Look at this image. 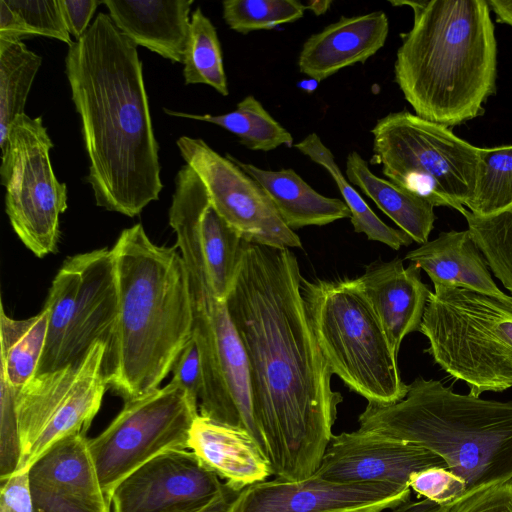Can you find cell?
<instances>
[{
    "mask_svg": "<svg viewBox=\"0 0 512 512\" xmlns=\"http://www.w3.org/2000/svg\"><path fill=\"white\" fill-rule=\"evenodd\" d=\"M189 449L239 491L272 475L267 457L246 432L200 414L190 431Z\"/></svg>",
    "mask_w": 512,
    "mask_h": 512,
    "instance_id": "7402d4cb",
    "label": "cell"
},
{
    "mask_svg": "<svg viewBox=\"0 0 512 512\" xmlns=\"http://www.w3.org/2000/svg\"><path fill=\"white\" fill-rule=\"evenodd\" d=\"M67 29L76 40L89 29V23L102 1L97 0H59Z\"/></svg>",
    "mask_w": 512,
    "mask_h": 512,
    "instance_id": "60d3db41",
    "label": "cell"
},
{
    "mask_svg": "<svg viewBox=\"0 0 512 512\" xmlns=\"http://www.w3.org/2000/svg\"><path fill=\"white\" fill-rule=\"evenodd\" d=\"M65 74L81 119L96 205L139 215L159 199L163 184L137 46L99 13L68 47Z\"/></svg>",
    "mask_w": 512,
    "mask_h": 512,
    "instance_id": "7a4b0ae2",
    "label": "cell"
},
{
    "mask_svg": "<svg viewBox=\"0 0 512 512\" xmlns=\"http://www.w3.org/2000/svg\"><path fill=\"white\" fill-rule=\"evenodd\" d=\"M24 22L31 35L57 39L70 46V33L65 24L59 0H5Z\"/></svg>",
    "mask_w": 512,
    "mask_h": 512,
    "instance_id": "e575fe53",
    "label": "cell"
},
{
    "mask_svg": "<svg viewBox=\"0 0 512 512\" xmlns=\"http://www.w3.org/2000/svg\"><path fill=\"white\" fill-rule=\"evenodd\" d=\"M241 491L231 488L221 500L202 512H230L232 503Z\"/></svg>",
    "mask_w": 512,
    "mask_h": 512,
    "instance_id": "ee69618b",
    "label": "cell"
},
{
    "mask_svg": "<svg viewBox=\"0 0 512 512\" xmlns=\"http://www.w3.org/2000/svg\"><path fill=\"white\" fill-rule=\"evenodd\" d=\"M487 3L497 15L499 21L512 27V1L488 0Z\"/></svg>",
    "mask_w": 512,
    "mask_h": 512,
    "instance_id": "7bdbcfd3",
    "label": "cell"
},
{
    "mask_svg": "<svg viewBox=\"0 0 512 512\" xmlns=\"http://www.w3.org/2000/svg\"><path fill=\"white\" fill-rule=\"evenodd\" d=\"M0 512H34L28 470L0 480Z\"/></svg>",
    "mask_w": 512,
    "mask_h": 512,
    "instance_id": "ab89813d",
    "label": "cell"
},
{
    "mask_svg": "<svg viewBox=\"0 0 512 512\" xmlns=\"http://www.w3.org/2000/svg\"><path fill=\"white\" fill-rule=\"evenodd\" d=\"M294 253L243 240L225 299L244 348L253 415L272 475L301 480L318 470L342 395L328 366L301 293Z\"/></svg>",
    "mask_w": 512,
    "mask_h": 512,
    "instance_id": "6da1fadb",
    "label": "cell"
},
{
    "mask_svg": "<svg viewBox=\"0 0 512 512\" xmlns=\"http://www.w3.org/2000/svg\"><path fill=\"white\" fill-rule=\"evenodd\" d=\"M435 466L448 469L441 457L426 448L359 428L333 435L314 475L337 482L409 486L413 472Z\"/></svg>",
    "mask_w": 512,
    "mask_h": 512,
    "instance_id": "e0dca14e",
    "label": "cell"
},
{
    "mask_svg": "<svg viewBox=\"0 0 512 512\" xmlns=\"http://www.w3.org/2000/svg\"><path fill=\"white\" fill-rule=\"evenodd\" d=\"M176 144L203 182L213 208L245 242L279 249L302 247L261 185L237 164L199 138L182 136Z\"/></svg>",
    "mask_w": 512,
    "mask_h": 512,
    "instance_id": "5bb4252c",
    "label": "cell"
},
{
    "mask_svg": "<svg viewBox=\"0 0 512 512\" xmlns=\"http://www.w3.org/2000/svg\"><path fill=\"white\" fill-rule=\"evenodd\" d=\"M371 133L374 160L389 181L434 207L462 213L469 206L477 186L481 148L449 127L407 110L378 119Z\"/></svg>",
    "mask_w": 512,
    "mask_h": 512,
    "instance_id": "9c48e42d",
    "label": "cell"
},
{
    "mask_svg": "<svg viewBox=\"0 0 512 512\" xmlns=\"http://www.w3.org/2000/svg\"><path fill=\"white\" fill-rule=\"evenodd\" d=\"M345 173L348 181L369 197L413 241L420 245L429 241L436 219L432 204L376 176L356 151L347 156Z\"/></svg>",
    "mask_w": 512,
    "mask_h": 512,
    "instance_id": "d4e9b609",
    "label": "cell"
},
{
    "mask_svg": "<svg viewBox=\"0 0 512 512\" xmlns=\"http://www.w3.org/2000/svg\"><path fill=\"white\" fill-rule=\"evenodd\" d=\"M301 293L332 373L368 403L402 400L408 385L401 379L397 356L358 279L302 278Z\"/></svg>",
    "mask_w": 512,
    "mask_h": 512,
    "instance_id": "52a82bcc",
    "label": "cell"
},
{
    "mask_svg": "<svg viewBox=\"0 0 512 512\" xmlns=\"http://www.w3.org/2000/svg\"><path fill=\"white\" fill-rule=\"evenodd\" d=\"M408 484L418 494L440 506L452 502L466 492V483L444 467H429L413 472Z\"/></svg>",
    "mask_w": 512,
    "mask_h": 512,
    "instance_id": "8d00e7d4",
    "label": "cell"
},
{
    "mask_svg": "<svg viewBox=\"0 0 512 512\" xmlns=\"http://www.w3.org/2000/svg\"><path fill=\"white\" fill-rule=\"evenodd\" d=\"M293 146L313 162L322 166L333 178L340 190L343 201L350 210V220L355 232L364 233L369 240L383 243L394 250H398L402 246H408L413 242L409 235L400 229L388 226L373 212L343 175L332 151L321 141L317 134L311 133Z\"/></svg>",
    "mask_w": 512,
    "mask_h": 512,
    "instance_id": "4316f807",
    "label": "cell"
},
{
    "mask_svg": "<svg viewBox=\"0 0 512 512\" xmlns=\"http://www.w3.org/2000/svg\"><path fill=\"white\" fill-rule=\"evenodd\" d=\"M205 194L194 179L175 183L169 224L187 268L193 311V337L202 370L199 414L246 432L265 452L252 409L249 368L226 302L211 287L200 247L197 219Z\"/></svg>",
    "mask_w": 512,
    "mask_h": 512,
    "instance_id": "8992f818",
    "label": "cell"
},
{
    "mask_svg": "<svg viewBox=\"0 0 512 512\" xmlns=\"http://www.w3.org/2000/svg\"><path fill=\"white\" fill-rule=\"evenodd\" d=\"M420 332L425 352L472 396L512 387V296L434 285Z\"/></svg>",
    "mask_w": 512,
    "mask_h": 512,
    "instance_id": "ba28073f",
    "label": "cell"
},
{
    "mask_svg": "<svg viewBox=\"0 0 512 512\" xmlns=\"http://www.w3.org/2000/svg\"><path fill=\"white\" fill-rule=\"evenodd\" d=\"M193 0H104L116 28L136 46L183 62Z\"/></svg>",
    "mask_w": 512,
    "mask_h": 512,
    "instance_id": "44dd1931",
    "label": "cell"
},
{
    "mask_svg": "<svg viewBox=\"0 0 512 512\" xmlns=\"http://www.w3.org/2000/svg\"><path fill=\"white\" fill-rule=\"evenodd\" d=\"M226 157L261 185L284 223L293 231L351 217L343 200L318 193L291 168L265 170L230 154Z\"/></svg>",
    "mask_w": 512,
    "mask_h": 512,
    "instance_id": "cb8c5ba5",
    "label": "cell"
},
{
    "mask_svg": "<svg viewBox=\"0 0 512 512\" xmlns=\"http://www.w3.org/2000/svg\"><path fill=\"white\" fill-rule=\"evenodd\" d=\"M437 512H512V479L467 491Z\"/></svg>",
    "mask_w": 512,
    "mask_h": 512,
    "instance_id": "74e56055",
    "label": "cell"
},
{
    "mask_svg": "<svg viewBox=\"0 0 512 512\" xmlns=\"http://www.w3.org/2000/svg\"><path fill=\"white\" fill-rule=\"evenodd\" d=\"M424 270L433 285H448L504 296L489 272L488 264L470 231L441 232L437 238L411 250L405 256Z\"/></svg>",
    "mask_w": 512,
    "mask_h": 512,
    "instance_id": "603a6c76",
    "label": "cell"
},
{
    "mask_svg": "<svg viewBox=\"0 0 512 512\" xmlns=\"http://www.w3.org/2000/svg\"><path fill=\"white\" fill-rule=\"evenodd\" d=\"M306 5L299 0H226L222 15L228 27L248 34L270 30L303 17Z\"/></svg>",
    "mask_w": 512,
    "mask_h": 512,
    "instance_id": "836d02e7",
    "label": "cell"
},
{
    "mask_svg": "<svg viewBox=\"0 0 512 512\" xmlns=\"http://www.w3.org/2000/svg\"><path fill=\"white\" fill-rule=\"evenodd\" d=\"M231 486L222 483L190 449H174L149 460L115 488L113 512H202Z\"/></svg>",
    "mask_w": 512,
    "mask_h": 512,
    "instance_id": "9a60e30c",
    "label": "cell"
},
{
    "mask_svg": "<svg viewBox=\"0 0 512 512\" xmlns=\"http://www.w3.org/2000/svg\"><path fill=\"white\" fill-rule=\"evenodd\" d=\"M118 317L104 373L124 402L159 388L193 333L187 268L177 247L151 241L141 224L111 249Z\"/></svg>",
    "mask_w": 512,
    "mask_h": 512,
    "instance_id": "3957f363",
    "label": "cell"
},
{
    "mask_svg": "<svg viewBox=\"0 0 512 512\" xmlns=\"http://www.w3.org/2000/svg\"><path fill=\"white\" fill-rule=\"evenodd\" d=\"M48 330V310L22 320L12 319L0 306V357L3 378L19 391L38 371Z\"/></svg>",
    "mask_w": 512,
    "mask_h": 512,
    "instance_id": "484cf974",
    "label": "cell"
},
{
    "mask_svg": "<svg viewBox=\"0 0 512 512\" xmlns=\"http://www.w3.org/2000/svg\"><path fill=\"white\" fill-rule=\"evenodd\" d=\"M388 33L389 21L383 11L342 16L304 42L299 70L321 82L345 67L365 63L384 46Z\"/></svg>",
    "mask_w": 512,
    "mask_h": 512,
    "instance_id": "ffe728a7",
    "label": "cell"
},
{
    "mask_svg": "<svg viewBox=\"0 0 512 512\" xmlns=\"http://www.w3.org/2000/svg\"><path fill=\"white\" fill-rule=\"evenodd\" d=\"M421 269L403 260H377L366 266L358 282L398 357L404 337L420 331L430 290L422 282Z\"/></svg>",
    "mask_w": 512,
    "mask_h": 512,
    "instance_id": "d6986e66",
    "label": "cell"
},
{
    "mask_svg": "<svg viewBox=\"0 0 512 512\" xmlns=\"http://www.w3.org/2000/svg\"><path fill=\"white\" fill-rule=\"evenodd\" d=\"M42 57L21 40H0V148L25 104Z\"/></svg>",
    "mask_w": 512,
    "mask_h": 512,
    "instance_id": "f546056e",
    "label": "cell"
},
{
    "mask_svg": "<svg viewBox=\"0 0 512 512\" xmlns=\"http://www.w3.org/2000/svg\"><path fill=\"white\" fill-rule=\"evenodd\" d=\"M389 2L408 5L414 13L412 28L401 34L394 76L415 114L446 127L483 114L497 70L487 1Z\"/></svg>",
    "mask_w": 512,
    "mask_h": 512,
    "instance_id": "277c9868",
    "label": "cell"
},
{
    "mask_svg": "<svg viewBox=\"0 0 512 512\" xmlns=\"http://www.w3.org/2000/svg\"><path fill=\"white\" fill-rule=\"evenodd\" d=\"M182 63L185 84H206L223 96L229 94L217 31L200 7L192 12L190 18Z\"/></svg>",
    "mask_w": 512,
    "mask_h": 512,
    "instance_id": "4dcf8cb0",
    "label": "cell"
},
{
    "mask_svg": "<svg viewBox=\"0 0 512 512\" xmlns=\"http://www.w3.org/2000/svg\"><path fill=\"white\" fill-rule=\"evenodd\" d=\"M46 344L37 374L80 363L91 347H110L118 317V291L111 249L67 257L55 275L44 306Z\"/></svg>",
    "mask_w": 512,
    "mask_h": 512,
    "instance_id": "30bf717a",
    "label": "cell"
},
{
    "mask_svg": "<svg viewBox=\"0 0 512 512\" xmlns=\"http://www.w3.org/2000/svg\"><path fill=\"white\" fill-rule=\"evenodd\" d=\"M512 205V145L481 148L474 197L466 208L476 216H490Z\"/></svg>",
    "mask_w": 512,
    "mask_h": 512,
    "instance_id": "d6a6232c",
    "label": "cell"
},
{
    "mask_svg": "<svg viewBox=\"0 0 512 512\" xmlns=\"http://www.w3.org/2000/svg\"><path fill=\"white\" fill-rule=\"evenodd\" d=\"M306 8L310 11H312L317 16H320L327 12V10L332 5V1L330 0H312L308 1L306 4Z\"/></svg>",
    "mask_w": 512,
    "mask_h": 512,
    "instance_id": "f6af8a7d",
    "label": "cell"
},
{
    "mask_svg": "<svg viewBox=\"0 0 512 512\" xmlns=\"http://www.w3.org/2000/svg\"><path fill=\"white\" fill-rule=\"evenodd\" d=\"M164 111L170 116L218 125L236 135L242 145L254 151L268 152L283 145H294L289 131L253 95L242 99L235 110L221 115H198L169 109Z\"/></svg>",
    "mask_w": 512,
    "mask_h": 512,
    "instance_id": "f1b7e54d",
    "label": "cell"
},
{
    "mask_svg": "<svg viewBox=\"0 0 512 512\" xmlns=\"http://www.w3.org/2000/svg\"><path fill=\"white\" fill-rule=\"evenodd\" d=\"M358 422L438 455L466 492L512 479V402L458 394L419 376L402 400L368 403Z\"/></svg>",
    "mask_w": 512,
    "mask_h": 512,
    "instance_id": "5b68a950",
    "label": "cell"
},
{
    "mask_svg": "<svg viewBox=\"0 0 512 512\" xmlns=\"http://www.w3.org/2000/svg\"><path fill=\"white\" fill-rule=\"evenodd\" d=\"M200 247L215 296L225 301L231 289L243 239L211 205L207 190L197 219Z\"/></svg>",
    "mask_w": 512,
    "mask_h": 512,
    "instance_id": "83f0119b",
    "label": "cell"
},
{
    "mask_svg": "<svg viewBox=\"0 0 512 512\" xmlns=\"http://www.w3.org/2000/svg\"><path fill=\"white\" fill-rule=\"evenodd\" d=\"M86 434L62 438L28 469L34 512H111Z\"/></svg>",
    "mask_w": 512,
    "mask_h": 512,
    "instance_id": "ac0fdd59",
    "label": "cell"
},
{
    "mask_svg": "<svg viewBox=\"0 0 512 512\" xmlns=\"http://www.w3.org/2000/svg\"><path fill=\"white\" fill-rule=\"evenodd\" d=\"M489 269L512 293V205L490 216L461 213Z\"/></svg>",
    "mask_w": 512,
    "mask_h": 512,
    "instance_id": "1f68e13d",
    "label": "cell"
},
{
    "mask_svg": "<svg viewBox=\"0 0 512 512\" xmlns=\"http://www.w3.org/2000/svg\"><path fill=\"white\" fill-rule=\"evenodd\" d=\"M0 480L14 474L21 459L16 414L17 392L0 377Z\"/></svg>",
    "mask_w": 512,
    "mask_h": 512,
    "instance_id": "d590c367",
    "label": "cell"
},
{
    "mask_svg": "<svg viewBox=\"0 0 512 512\" xmlns=\"http://www.w3.org/2000/svg\"><path fill=\"white\" fill-rule=\"evenodd\" d=\"M198 401L170 381L150 393L124 402L122 410L95 438L88 440L105 496L137 468L169 450L189 449Z\"/></svg>",
    "mask_w": 512,
    "mask_h": 512,
    "instance_id": "8fae6325",
    "label": "cell"
},
{
    "mask_svg": "<svg viewBox=\"0 0 512 512\" xmlns=\"http://www.w3.org/2000/svg\"><path fill=\"white\" fill-rule=\"evenodd\" d=\"M53 142L42 118L19 115L1 148L5 211L21 242L38 258L57 250L59 217L67 209V187L50 160Z\"/></svg>",
    "mask_w": 512,
    "mask_h": 512,
    "instance_id": "7c38bea8",
    "label": "cell"
},
{
    "mask_svg": "<svg viewBox=\"0 0 512 512\" xmlns=\"http://www.w3.org/2000/svg\"><path fill=\"white\" fill-rule=\"evenodd\" d=\"M410 491L388 482L275 478L244 488L230 512H382L409 501Z\"/></svg>",
    "mask_w": 512,
    "mask_h": 512,
    "instance_id": "2e32d148",
    "label": "cell"
},
{
    "mask_svg": "<svg viewBox=\"0 0 512 512\" xmlns=\"http://www.w3.org/2000/svg\"><path fill=\"white\" fill-rule=\"evenodd\" d=\"M30 32L19 15L14 12L5 0L0 1V40H21L30 36Z\"/></svg>",
    "mask_w": 512,
    "mask_h": 512,
    "instance_id": "b9f144b4",
    "label": "cell"
},
{
    "mask_svg": "<svg viewBox=\"0 0 512 512\" xmlns=\"http://www.w3.org/2000/svg\"><path fill=\"white\" fill-rule=\"evenodd\" d=\"M107 345L95 343L76 365L36 374L16 395L21 459L28 470L54 443L86 434L106 391L104 358Z\"/></svg>",
    "mask_w": 512,
    "mask_h": 512,
    "instance_id": "4fadbf2b",
    "label": "cell"
},
{
    "mask_svg": "<svg viewBox=\"0 0 512 512\" xmlns=\"http://www.w3.org/2000/svg\"><path fill=\"white\" fill-rule=\"evenodd\" d=\"M171 372V380L182 386L194 400L199 401L203 379L199 350L193 335L178 355Z\"/></svg>",
    "mask_w": 512,
    "mask_h": 512,
    "instance_id": "f35d334b",
    "label": "cell"
}]
</instances>
